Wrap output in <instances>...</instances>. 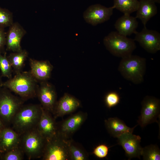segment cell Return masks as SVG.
<instances>
[{"label":"cell","instance_id":"603a6c76","mask_svg":"<svg viewBox=\"0 0 160 160\" xmlns=\"http://www.w3.org/2000/svg\"><path fill=\"white\" fill-rule=\"evenodd\" d=\"M139 5L138 0H113V7L124 14L130 15L137 11Z\"/></svg>","mask_w":160,"mask_h":160},{"label":"cell","instance_id":"ffe728a7","mask_svg":"<svg viewBox=\"0 0 160 160\" xmlns=\"http://www.w3.org/2000/svg\"><path fill=\"white\" fill-rule=\"evenodd\" d=\"M135 17L141 20L146 27L147 22L157 13L155 3L151 0H140Z\"/></svg>","mask_w":160,"mask_h":160},{"label":"cell","instance_id":"4316f807","mask_svg":"<svg viewBox=\"0 0 160 160\" xmlns=\"http://www.w3.org/2000/svg\"><path fill=\"white\" fill-rule=\"evenodd\" d=\"M13 23L12 13L7 9L0 7V28L9 27Z\"/></svg>","mask_w":160,"mask_h":160},{"label":"cell","instance_id":"6da1fadb","mask_svg":"<svg viewBox=\"0 0 160 160\" xmlns=\"http://www.w3.org/2000/svg\"><path fill=\"white\" fill-rule=\"evenodd\" d=\"M15 73L13 77L3 83L2 87L13 92L24 100L36 96L38 86L37 80L30 71Z\"/></svg>","mask_w":160,"mask_h":160},{"label":"cell","instance_id":"4dcf8cb0","mask_svg":"<svg viewBox=\"0 0 160 160\" xmlns=\"http://www.w3.org/2000/svg\"><path fill=\"white\" fill-rule=\"evenodd\" d=\"M6 33L4 28H0V53H4L6 46Z\"/></svg>","mask_w":160,"mask_h":160},{"label":"cell","instance_id":"ac0fdd59","mask_svg":"<svg viewBox=\"0 0 160 160\" xmlns=\"http://www.w3.org/2000/svg\"><path fill=\"white\" fill-rule=\"evenodd\" d=\"M20 135L6 127L0 130V151L2 153L19 146Z\"/></svg>","mask_w":160,"mask_h":160},{"label":"cell","instance_id":"5bb4252c","mask_svg":"<svg viewBox=\"0 0 160 160\" xmlns=\"http://www.w3.org/2000/svg\"><path fill=\"white\" fill-rule=\"evenodd\" d=\"M26 33V30L19 23L14 22L6 33V49L13 52L21 51V41Z\"/></svg>","mask_w":160,"mask_h":160},{"label":"cell","instance_id":"484cf974","mask_svg":"<svg viewBox=\"0 0 160 160\" xmlns=\"http://www.w3.org/2000/svg\"><path fill=\"white\" fill-rule=\"evenodd\" d=\"M2 55L0 53V69L2 76L10 79L12 77L13 69L8 60L7 53Z\"/></svg>","mask_w":160,"mask_h":160},{"label":"cell","instance_id":"d6986e66","mask_svg":"<svg viewBox=\"0 0 160 160\" xmlns=\"http://www.w3.org/2000/svg\"><path fill=\"white\" fill-rule=\"evenodd\" d=\"M138 25L136 18L128 14H124L119 18L114 25L117 31L127 36L135 34L137 32L136 29Z\"/></svg>","mask_w":160,"mask_h":160},{"label":"cell","instance_id":"277c9868","mask_svg":"<svg viewBox=\"0 0 160 160\" xmlns=\"http://www.w3.org/2000/svg\"><path fill=\"white\" fill-rule=\"evenodd\" d=\"M46 140L36 128L20 135L19 146L29 160L41 158Z\"/></svg>","mask_w":160,"mask_h":160},{"label":"cell","instance_id":"7a4b0ae2","mask_svg":"<svg viewBox=\"0 0 160 160\" xmlns=\"http://www.w3.org/2000/svg\"><path fill=\"white\" fill-rule=\"evenodd\" d=\"M42 108L41 105H23L13 118L11 123L12 129L20 135L36 128L41 115Z\"/></svg>","mask_w":160,"mask_h":160},{"label":"cell","instance_id":"5b68a950","mask_svg":"<svg viewBox=\"0 0 160 160\" xmlns=\"http://www.w3.org/2000/svg\"><path fill=\"white\" fill-rule=\"evenodd\" d=\"M107 50L114 56L121 58L132 55L136 46L135 40L117 31H112L103 40Z\"/></svg>","mask_w":160,"mask_h":160},{"label":"cell","instance_id":"836d02e7","mask_svg":"<svg viewBox=\"0 0 160 160\" xmlns=\"http://www.w3.org/2000/svg\"><path fill=\"white\" fill-rule=\"evenodd\" d=\"M154 2L156 3H160V0H151Z\"/></svg>","mask_w":160,"mask_h":160},{"label":"cell","instance_id":"8992f818","mask_svg":"<svg viewBox=\"0 0 160 160\" xmlns=\"http://www.w3.org/2000/svg\"><path fill=\"white\" fill-rule=\"evenodd\" d=\"M69 139L64 138L57 132L54 136L47 140L42 159L70 160L68 147Z\"/></svg>","mask_w":160,"mask_h":160},{"label":"cell","instance_id":"3957f363","mask_svg":"<svg viewBox=\"0 0 160 160\" xmlns=\"http://www.w3.org/2000/svg\"><path fill=\"white\" fill-rule=\"evenodd\" d=\"M118 71L123 77L135 84L144 81L146 69V60L132 54L122 58Z\"/></svg>","mask_w":160,"mask_h":160},{"label":"cell","instance_id":"9a60e30c","mask_svg":"<svg viewBox=\"0 0 160 160\" xmlns=\"http://www.w3.org/2000/svg\"><path fill=\"white\" fill-rule=\"evenodd\" d=\"M55 119L51 113L42 107L41 115L36 128L46 140L54 136L57 132V124Z\"/></svg>","mask_w":160,"mask_h":160},{"label":"cell","instance_id":"4fadbf2b","mask_svg":"<svg viewBox=\"0 0 160 160\" xmlns=\"http://www.w3.org/2000/svg\"><path fill=\"white\" fill-rule=\"evenodd\" d=\"M36 95L42 107L52 114L57 101L56 92L53 85L47 81H41L38 86Z\"/></svg>","mask_w":160,"mask_h":160},{"label":"cell","instance_id":"52a82bcc","mask_svg":"<svg viewBox=\"0 0 160 160\" xmlns=\"http://www.w3.org/2000/svg\"><path fill=\"white\" fill-rule=\"evenodd\" d=\"M24 100L12 94L4 87L0 90V118L7 124H11L14 115L23 105Z\"/></svg>","mask_w":160,"mask_h":160},{"label":"cell","instance_id":"f546056e","mask_svg":"<svg viewBox=\"0 0 160 160\" xmlns=\"http://www.w3.org/2000/svg\"><path fill=\"white\" fill-rule=\"evenodd\" d=\"M109 147L106 145L101 144L96 146L94 149L93 154L100 158L106 157L108 152Z\"/></svg>","mask_w":160,"mask_h":160},{"label":"cell","instance_id":"d6a6232c","mask_svg":"<svg viewBox=\"0 0 160 160\" xmlns=\"http://www.w3.org/2000/svg\"><path fill=\"white\" fill-rule=\"evenodd\" d=\"M1 76H2L0 74V90L1 88V87H2V84L3 83L2 81Z\"/></svg>","mask_w":160,"mask_h":160},{"label":"cell","instance_id":"f1b7e54d","mask_svg":"<svg viewBox=\"0 0 160 160\" xmlns=\"http://www.w3.org/2000/svg\"><path fill=\"white\" fill-rule=\"evenodd\" d=\"M120 97L116 92L111 91L108 93L105 97V102L107 107L109 108L114 107L119 103Z\"/></svg>","mask_w":160,"mask_h":160},{"label":"cell","instance_id":"1f68e13d","mask_svg":"<svg viewBox=\"0 0 160 160\" xmlns=\"http://www.w3.org/2000/svg\"><path fill=\"white\" fill-rule=\"evenodd\" d=\"M5 127L4 123L0 118V130Z\"/></svg>","mask_w":160,"mask_h":160},{"label":"cell","instance_id":"83f0119b","mask_svg":"<svg viewBox=\"0 0 160 160\" xmlns=\"http://www.w3.org/2000/svg\"><path fill=\"white\" fill-rule=\"evenodd\" d=\"M24 154L19 146L3 153L1 158L4 160H22L23 159Z\"/></svg>","mask_w":160,"mask_h":160},{"label":"cell","instance_id":"ba28073f","mask_svg":"<svg viewBox=\"0 0 160 160\" xmlns=\"http://www.w3.org/2000/svg\"><path fill=\"white\" fill-rule=\"evenodd\" d=\"M141 105L138 124L143 128L154 122L158 123L157 119L160 118V100L153 96H146L142 101Z\"/></svg>","mask_w":160,"mask_h":160},{"label":"cell","instance_id":"30bf717a","mask_svg":"<svg viewBox=\"0 0 160 160\" xmlns=\"http://www.w3.org/2000/svg\"><path fill=\"white\" fill-rule=\"evenodd\" d=\"M135 34L134 40L147 52L154 54L160 50V34L158 32L144 27L141 31Z\"/></svg>","mask_w":160,"mask_h":160},{"label":"cell","instance_id":"8fae6325","mask_svg":"<svg viewBox=\"0 0 160 160\" xmlns=\"http://www.w3.org/2000/svg\"><path fill=\"white\" fill-rule=\"evenodd\" d=\"M87 117L86 113L81 111L72 115L57 124V132L64 138L70 139L85 121Z\"/></svg>","mask_w":160,"mask_h":160},{"label":"cell","instance_id":"e0dca14e","mask_svg":"<svg viewBox=\"0 0 160 160\" xmlns=\"http://www.w3.org/2000/svg\"><path fill=\"white\" fill-rule=\"evenodd\" d=\"M29 62L31 69L30 71L37 81H47L50 78L53 67L49 61L30 58Z\"/></svg>","mask_w":160,"mask_h":160},{"label":"cell","instance_id":"44dd1931","mask_svg":"<svg viewBox=\"0 0 160 160\" xmlns=\"http://www.w3.org/2000/svg\"><path fill=\"white\" fill-rule=\"evenodd\" d=\"M105 128L110 135L117 138L122 134L133 132L135 125L133 128L128 127L122 120L117 117L110 118L104 121Z\"/></svg>","mask_w":160,"mask_h":160},{"label":"cell","instance_id":"9c48e42d","mask_svg":"<svg viewBox=\"0 0 160 160\" xmlns=\"http://www.w3.org/2000/svg\"><path fill=\"white\" fill-rule=\"evenodd\" d=\"M114 7H107L100 4L89 6L84 12L83 17L87 23L96 26L108 20L113 13Z\"/></svg>","mask_w":160,"mask_h":160},{"label":"cell","instance_id":"d4e9b609","mask_svg":"<svg viewBox=\"0 0 160 160\" xmlns=\"http://www.w3.org/2000/svg\"><path fill=\"white\" fill-rule=\"evenodd\" d=\"M141 156L144 160H160V150L156 145H148L143 148Z\"/></svg>","mask_w":160,"mask_h":160},{"label":"cell","instance_id":"7c38bea8","mask_svg":"<svg viewBox=\"0 0 160 160\" xmlns=\"http://www.w3.org/2000/svg\"><path fill=\"white\" fill-rule=\"evenodd\" d=\"M117 138L118 144L122 147L129 159L134 157L140 159L143 148L140 144V136L128 132L122 134Z\"/></svg>","mask_w":160,"mask_h":160},{"label":"cell","instance_id":"2e32d148","mask_svg":"<svg viewBox=\"0 0 160 160\" xmlns=\"http://www.w3.org/2000/svg\"><path fill=\"white\" fill-rule=\"evenodd\" d=\"M80 105V101L77 99L65 93L57 101L52 113L53 117L56 119L71 113L78 108Z\"/></svg>","mask_w":160,"mask_h":160},{"label":"cell","instance_id":"7402d4cb","mask_svg":"<svg viewBox=\"0 0 160 160\" xmlns=\"http://www.w3.org/2000/svg\"><path fill=\"white\" fill-rule=\"evenodd\" d=\"M28 53L25 49L11 53L7 57L15 73L21 71Z\"/></svg>","mask_w":160,"mask_h":160},{"label":"cell","instance_id":"cb8c5ba5","mask_svg":"<svg viewBox=\"0 0 160 160\" xmlns=\"http://www.w3.org/2000/svg\"><path fill=\"white\" fill-rule=\"evenodd\" d=\"M68 151L70 160H86L88 158L87 152L72 140L69 139Z\"/></svg>","mask_w":160,"mask_h":160},{"label":"cell","instance_id":"e575fe53","mask_svg":"<svg viewBox=\"0 0 160 160\" xmlns=\"http://www.w3.org/2000/svg\"><path fill=\"white\" fill-rule=\"evenodd\" d=\"M2 154V153L0 151V158H1V156Z\"/></svg>","mask_w":160,"mask_h":160}]
</instances>
